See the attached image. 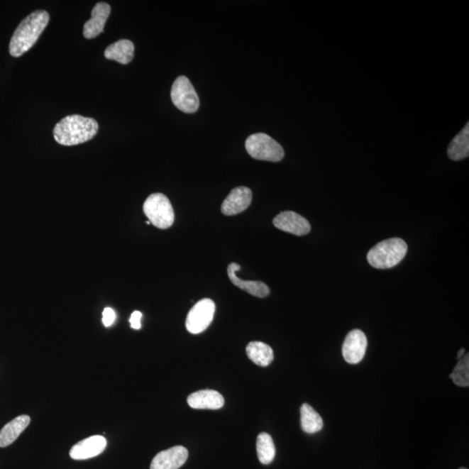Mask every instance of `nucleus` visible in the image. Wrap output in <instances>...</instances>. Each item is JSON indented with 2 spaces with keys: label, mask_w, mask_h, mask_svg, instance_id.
Listing matches in <instances>:
<instances>
[{
  "label": "nucleus",
  "mask_w": 469,
  "mask_h": 469,
  "mask_svg": "<svg viewBox=\"0 0 469 469\" xmlns=\"http://www.w3.org/2000/svg\"><path fill=\"white\" fill-rule=\"evenodd\" d=\"M50 15L48 11L38 10L33 11L21 24L11 38L9 52L11 56L18 57L36 44L41 33L48 26Z\"/></svg>",
  "instance_id": "obj_1"
},
{
  "label": "nucleus",
  "mask_w": 469,
  "mask_h": 469,
  "mask_svg": "<svg viewBox=\"0 0 469 469\" xmlns=\"http://www.w3.org/2000/svg\"><path fill=\"white\" fill-rule=\"evenodd\" d=\"M99 129L94 118L75 114L61 119L54 127L53 135L60 145L72 146L92 140Z\"/></svg>",
  "instance_id": "obj_2"
},
{
  "label": "nucleus",
  "mask_w": 469,
  "mask_h": 469,
  "mask_svg": "<svg viewBox=\"0 0 469 469\" xmlns=\"http://www.w3.org/2000/svg\"><path fill=\"white\" fill-rule=\"evenodd\" d=\"M408 252V245L401 238L385 240L372 248L368 262L375 269H390L400 263Z\"/></svg>",
  "instance_id": "obj_3"
},
{
  "label": "nucleus",
  "mask_w": 469,
  "mask_h": 469,
  "mask_svg": "<svg viewBox=\"0 0 469 469\" xmlns=\"http://www.w3.org/2000/svg\"><path fill=\"white\" fill-rule=\"evenodd\" d=\"M143 210L150 224L161 230L172 227L175 220L172 205L162 193L151 194L143 204Z\"/></svg>",
  "instance_id": "obj_4"
},
{
  "label": "nucleus",
  "mask_w": 469,
  "mask_h": 469,
  "mask_svg": "<svg viewBox=\"0 0 469 469\" xmlns=\"http://www.w3.org/2000/svg\"><path fill=\"white\" fill-rule=\"evenodd\" d=\"M245 148L250 156L258 160L279 162L285 157L280 143L265 133L250 135L246 139Z\"/></svg>",
  "instance_id": "obj_5"
},
{
  "label": "nucleus",
  "mask_w": 469,
  "mask_h": 469,
  "mask_svg": "<svg viewBox=\"0 0 469 469\" xmlns=\"http://www.w3.org/2000/svg\"><path fill=\"white\" fill-rule=\"evenodd\" d=\"M170 96L174 106L185 114H192L199 110V95L188 77H177L172 84Z\"/></svg>",
  "instance_id": "obj_6"
},
{
  "label": "nucleus",
  "mask_w": 469,
  "mask_h": 469,
  "mask_svg": "<svg viewBox=\"0 0 469 469\" xmlns=\"http://www.w3.org/2000/svg\"><path fill=\"white\" fill-rule=\"evenodd\" d=\"M216 311L215 302L209 298L197 302L186 319L185 326L192 334H200L212 323Z\"/></svg>",
  "instance_id": "obj_7"
},
{
  "label": "nucleus",
  "mask_w": 469,
  "mask_h": 469,
  "mask_svg": "<svg viewBox=\"0 0 469 469\" xmlns=\"http://www.w3.org/2000/svg\"><path fill=\"white\" fill-rule=\"evenodd\" d=\"M368 341L365 334L359 329L351 331L345 338L343 345V355L345 360L350 364L359 363L365 355Z\"/></svg>",
  "instance_id": "obj_8"
},
{
  "label": "nucleus",
  "mask_w": 469,
  "mask_h": 469,
  "mask_svg": "<svg viewBox=\"0 0 469 469\" xmlns=\"http://www.w3.org/2000/svg\"><path fill=\"white\" fill-rule=\"evenodd\" d=\"M273 224L279 230L294 236L307 235L311 230L309 221L294 211L280 213L274 219Z\"/></svg>",
  "instance_id": "obj_9"
},
{
  "label": "nucleus",
  "mask_w": 469,
  "mask_h": 469,
  "mask_svg": "<svg viewBox=\"0 0 469 469\" xmlns=\"http://www.w3.org/2000/svg\"><path fill=\"white\" fill-rule=\"evenodd\" d=\"M252 201L251 189L244 186L236 187L224 201L221 211L224 215L235 216L249 208Z\"/></svg>",
  "instance_id": "obj_10"
},
{
  "label": "nucleus",
  "mask_w": 469,
  "mask_h": 469,
  "mask_svg": "<svg viewBox=\"0 0 469 469\" xmlns=\"http://www.w3.org/2000/svg\"><path fill=\"white\" fill-rule=\"evenodd\" d=\"M188 456L187 449L176 446L158 453L151 461L150 469H178L186 463Z\"/></svg>",
  "instance_id": "obj_11"
},
{
  "label": "nucleus",
  "mask_w": 469,
  "mask_h": 469,
  "mask_svg": "<svg viewBox=\"0 0 469 469\" xmlns=\"http://www.w3.org/2000/svg\"><path fill=\"white\" fill-rule=\"evenodd\" d=\"M107 446L106 438L92 436L79 441L70 451V456L73 460H87L102 453Z\"/></svg>",
  "instance_id": "obj_12"
},
{
  "label": "nucleus",
  "mask_w": 469,
  "mask_h": 469,
  "mask_svg": "<svg viewBox=\"0 0 469 469\" xmlns=\"http://www.w3.org/2000/svg\"><path fill=\"white\" fill-rule=\"evenodd\" d=\"M110 13L111 6L107 3L96 4L92 11V18L84 26V37L92 40L102 33Z\"/></svg>",
  "instance_id": "obj_13"
},
{
  "label": "nucleus",
  "mask_w": 469,
  "mask_h": 469,
  "mask_svg": "<svg viewBox=\"0 0 469 469\" xmlns=\"http://www.w3.org/2000/svg\"><path fill=\"white\" fill-rule=\"evenodd\" d=\"M240 269H241V266L236 263H231V265L228 266V277L230 278L232 284L254 297L265 298L269 296L270 289L265 282L260 281H246L239 278L238 275H236V272H238Z\"/></svg>",
  "instance_id": "obj_14"
},
{
  "label": "nucleus",
  "mask_w": 469,
  "mask_h": 469,
  "mask_svg": "<svg viewBox=\"0 0 469 469\" xmlns=\"http://www.w3.org/2000/svg\"><path fill=\"white\" fill-rule=\"evenodd\" d=\"M188 404L195 409H219L224 405L223 395L218 391L205 390L189 395Z\"/></svg>",
  "instance_id": "obj_15"
},
{
  "label": "nucleus",
  "mask_w": 469,
  "mask_h": 469,
  "mask_svg": "<svg viewBox=\"0 0 469 469\" xmlns=\"http://www.w3.org/2000/svg\"><path fill=\"white\" fill-rule=\"evenodd\" d=\"M31 422V418L26 414L18 416L7 424L0 430V448L9 447L16 441L25 431Z\"/></svg>",
  "instance_id": "obj_16"
},
{
  "label": "nucleus",
  "mask_w": 469,
  "mask_h": 469,
  "mask_svg": "<svg viewBox=\"0 0 469 469\" xmlns=\"http://www.w3.org/2000/svg\"><path fill=\"white\" fill-rule=\"evenodd\" d=\"M134 44L131 40H120L110 45L104 50V57L107 60L118 62L120 64L131 63L134 57Z\"/></svg>",
  "instance_id": "obj_17"
},
{
  "label": "nucleus",
  "mask_w": 469,
  "mask_h": 469,
  "mask_svg": "<svg viewBox=\"0 0 469 469\" xmlns=\"http://www.w3.org/2000/svg\"><path fill=\"white\" fill-rule=\"evenodd\" d=\"M448 158L453 161H460L469 155V123L453 139L448 150Z\"/></svg>",
  "instance_id": "obj_18"
},
{
  "label": "nucleus",
  "mask_w": 469,
  "mask_h": 469,
  "mask_svg": "<svg viewBox=\"0 0 469 469\" xmlns=\"http://www.w3.org/2000/svg\"><path fill=\"white\" fill-rule=\"evenodd\" d=\"M246 354L258 366H269L274 359L272 348L265 343L251 342L246 347Z\"/></svg>",
  "instance_id": "obj_19"
},
{
  "label": "nucleus",
  "mask_w": 469,
  "mask_h": 469,
  "mask_svg": "<svg viewBox=\"0 0 469 469\" xmlns=\"http://www.w3.org/2000/svg\"><path fill=\"white\" fill-rule=\"evenodd\" d=\"M301 425L305 433L315 434L323 429L324 421L311 406L304 403L301 408Z\"/></svg>",
  "instance_id": "obj_20"
},
{
  "label": "nucleus",
  "mask_w": 469,
  "mask_h": 469,
  "mask_svg": "<svg viewBox=\"0 0 469 469\" xmlns=\"http://www.w3.org/2000/svg\"><path fill=\"white\" fill-rule=\"evenodd\" d=\"M257 451L260 463L268 465L272 463L276 456V448H275L272 437L269 434H259L257 440Z\"/></svg>",
  "instance_id": "obj_21"
},
{
  "label": "nucleus",
  "mask_w": 469,
  "mask_h": 469,
  "mask_svg": "<svg viewBox=\"0 0 469 469\" xmlns=\"http://www.w3.org/2000/svg\"><path fill=\"white\" fill-rule=\"evenodd\" d=\"M456 385L469 386V355H464L456 364L455 370L449 375Z\"/></svg>",
  "instance_id": "obj_22"
},
{
  "label": "nucleus",
  "mask_w": 469,
  "mask_h": 469,
  "mask_svg": "<svg viewBox=\"0 0 469 469\" xmlns=\"http://www.w3.org/2000/svg\"><path fill=\"white\" fill-rule=\"evenodd\" d=\"M116 320V313L111 308H106L103 311V324L106 327H111Z\"/></svg>",
  "instance_id": "obj_23"
},
{
  "label": "nucleus",
  "mask_w": 469,
  "mask_h": 469,
  "mask_svg": "<svg viewBox=\"0 0 469 469\" xmlns=\"http://www.w3.org/2000/svg\"><path fill=\"white\" fill-rule=\"evenodd\" d=\"M142 313L140 311H134L131 314L130 319L131 327L134 329H141V319H142Z\"/></svg>",
  "instance_id": "obj_24"
},
{
  "label": "nucleus",
  "mask_w": 469,
  "mask_h": 469,
  "mask_svg": "<svg viewBox=\"0 0 469 469\" xmlns=\"http://www.w3.org/2000/svg\"><path fill=\"white\" fill-rule=\"evenodd\" d=\"M465 352H466V351H465V348H461V350L458 352V356H457V358H458V359L463 358V356L465 354Z\"/></svg>",
  "instance_id": "obj_25"
},
{
  "label": "nucleus",
  "mask_w": 469,
  "mask_h": 469,
  "mask_svg": "<svg viewBox=\"0 0 469 469\" xmlns=\"http://www.w3.org/2000/svg\"><path fill=\"white\" fill-rule=\"evenodd\" d=\"M146 224H150V221H147Z\"/></svg>",
  "instance_id": "obj_26"
},
{
  "label": "nucleus",
  "mask_w": 469,
  "mask_h": 469,
  "mask_svg": "<svg viewBox=\"0 0 469 469\" xmlns=\"http://www.w3.org/2000/svg\"><path fill=\"white\" fill-rule=\"evenodd\" d=\"M459 469H468V468H459Z\"/></svg>",
  "instance_id": "obj_27"
}]
</instances>
